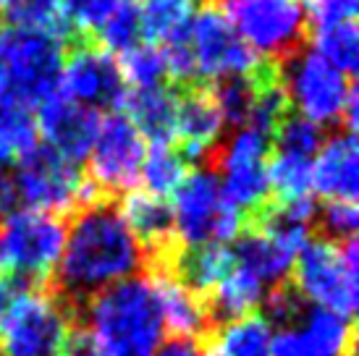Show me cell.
<instances>
[{"label":"cell","instance_id":"28","mask_svg":"<svg viewBox=\"0 0 359 356\" xmlns=\"http://www.w3.org/2000/svg\"><path fill=\"white\" fill-rule=\"evenodd\" d=\"M92 40L108 55L113 53H129L131 48L142 45V24H140V6L137 0H116L108 19L102 21Z\"/></svg>","mask_w":359,"mask_h":356},{"label":"cell","instance_id":"20","mask_svg":"<svg viewBox=\"0 0 359 356\" xmlns=\"http://www.w3.org/2000/svg\"><path fill=\"white\" fill-rule=\"evenodd\" d=\"M176 105L179 89L160 84L150 89H129L123 110L140 137L150 142V147H158L176 142Z\"/></svg>","mask_w":359,"mask_h":356},{"label":"cell","instance_id":"32","mask_svg":"<svg viewBox=\"0 0 359 356\" xmlns=\"http://www.w3.org/2000/svg\"><path fill=\"white\" fill-rule=\"evenodd\" d=\"M320 238H328L336 244L351 241L359 228L357 202H325V207L315 212Z\"/></svg>","mask_w":359,"mask_h":356},{"label":"cell","instance_id":"39","mask_svg":"<svg viewBox=\"0 0 359 356\" xmlns=\"http://www.w3.org/2000/svg\"><path fill=\"white\" fill-rule=\"evenodd\" d=\"M205 3H208V6H210V3H212V0H205Z\"/></svg>","mask_w":359,"mask_h":356},{"label":"cell","instance_id":"26","mask_svg":"<svg viewBox=\"0 0 359 356\" xmlns=\"http://www.w3.org/2000/svg\"><path fill=\"white\" fill-rule=\"evenodd\" d=\"M268 184L270 197L278 205L307 199L312 191V158L273 149L268 160Z\"/></svg>","mask_w":359,"mask_h":356},{"label":"cell","instance_id":"24","mask_svg":"<svg viewBox=\"0 0 359 356\" xmlns=\"http://www.w3.org/2000/svg\"><path fill=\"white\" fill-rule=\"evenodd\" d=\"M137 6L142 37L150 45H165L189 32L194 0H137Z\"/></svg>","mask_w":359,"mask_h":356},{"label":"cell","instance_id":"19","mask_svg":"<svg viewBox=\"0 0 359 356\" xmlns=\"http://www.w3.org/2000/svg\"><path fill=\"white\" fill-rule=\"evenodd\" d=\"M152 288L158 299V309L163 317V327L170 330L173 338L191 341L210 333V315L205 307V299L191 294L189 288L179 283L168 270H152Z\"/></svg>","mask_w":359,"mask_h":356},{"label":"cell","instance_id":"31","mask_svg":"<svg viewBox=\"0 0 359 356\" xmlns=\"http://www.w3.org/2000/svg\"><path fill=\"white\" fill-rule=\"evenodd\" d=\"M323 142H325L323 129L309 123L302 116H294V113H289L286 118L280 121L276 131H273V137H270V144H273L276 152H291V155H302V158L318 155Z\"/></svg>","mask_w":359,"mask_h":356},{"label":"cell","instance_id":"38","mask_svg":"<svg viewBox=\"0 0 359 356\" xmlns=\"http://www.w3.org/2000/svg\"><path fill=\"white\" fill-rule=\"evenodd\" d=\"M8 100V81H6V71L0 66V102Z\"/></svg>","mask_w":359,"mask_h":356},{"label":"cell","instance_id":"35","mask_svg":"<svg viewBox=\"0 0 359 356\" xmlns=\"http://www.w3.org/2000/svg\"><path fill=\"white\" fill-rule=\"evenodd\" d=\"M155 356H202V348L194 341H181V338H170L163 341Z\"/></svg>","mask_w":359,"mask_h":356},{"label":"cell","instance_id":"23","mask_svg":"<svg viewBox=\"0 0 359 356\" xmlns=\"http://www.w3.org/2000/svg\"><path fill=\"white\" fill-rule=\"evenodd\" d=\"M273 346V325L265 317L255 315L231 320L205 336L202 356H270Z\"/></svg>","mask_w":359,"mask_h":356},{"label":"cell","instance_id":"8","mask_svg":"<svg viewBox=\"0 0 359 356\" xmlns=\"http://www.w3.org/2000/svg\"><path fill=\"white\" fill-rule=\"evenodd\" d=\"M63 53L66 48L42 29H0V66L8 81V100L32 108L58 95Z\"/></svg>","mask_w":359,"mask_h":356},{"label":"cell","instance_id":"6","mask_svg":"<svg viewBox=\"0 0 359 356\" xmlns=\"http://www.w3.org/2000/svg\"><path fill=\"white\" fill-rule=\"evenodd\" d=\"M173 236L179 247L229 244L247 228V218L220 194L218 173L208 165H197L173 191Z\"/></svg>","mask_w":359,"mask_h":356},{"label":"cell","instance_id":"37","mask_svg":"<svg viewBox=\"0 0 359 356\" xmlns=\"http://www.w3.org/2000/svg\"><path fill=\"white\" fill-rule=\"evenodd\" d=\"M13 202H16V194H13L11 173H0V218L13 210Z\"/></svg>","mask_w":359,"mask_h":356},{"label":"cell","instance_id":"10","mask_svg":"<svg viewBox=\"0 0 359 356\" xmlns=\"http://www.w3.org/2000/svg\"><path fill=\"white\" fill-rule=\"evenodd\" d=\"M278 69L289 102L299 108L302 118L320 129L333 126L336 121L341 123L349 89L354 84L349 76L330 69L312 50H299L297 55L283 60Z\"/></svg>","mask_w":359,"mask_h":356},{"label":"cell","instance_id":"21","mask_svg":"<svg viewBox=\"0 0 359 356\" xmlns=\"http://www.w3.org/2000/svg\"><path fill=\"white\" fill-rule=\"evenodd\" d=\"M233 257L231 249L223 244H202V247H179L160 270H168L179 283L191 294L208 299L210 291L231 273Z\"/></svg>","mask_w":359,"mask_h":356},{"label":"cell","instance_id":"14","mask_svg":"<svg viewBox=\"0 0 359 356\" xmlns=\"http://www.w3.org/2000/svg\"><path fill=\"white\" fill-rule=\"evenodd\" d=\"M270 356H354L351 320L318 307H304L291 325L273 333Z\"/></svg>","mask_w":359,"mask_h":356},{"label":"cell","instance_id":"29","mask_svg":"<svg viewBox=\"0 0 359 356\" xmlns=\"http://www.w3.org/2000/svg\"><path fill=\"white\" fill-rule=\"evenodd\" d=\"M118 63V71L126 87L134 89H150V87H160V84H168V71H165V58H163V48L158 45H137L131 48L129 53H123Z\"/></svg>","mask_w":359,"mask_h":356},{"label":"cell","instance_id":"33","mask_svg":"<svg viewBox=\"0 0 359 356\" xmlns=\"http://www.w3.org/2000/svg\"><path fill=\"white\" fill-rule=\"evenodd\" d=\"M60 6H63L66 19H69L81 34L92 37L102 21L108 19V13L113 11L116 0H60Z\"/></svg>","mask_w":359,"mask_h":356},{"label":"cell","instance_id":"2","mask_svg":"<svg viewBox=\"0 0 359 356\" xmlns=\"http://www.w3.org/2000/svg\"><path fill=\"white\" fill-rule=\"evenodd\" d=\"M79 327L95 356H155L163 346V317L150 278L131 275L87 299Z\"/></svg>","mask_w":359,"mask_h":356},{"label":"cell","instance_id":"4","mask_svg":"<svg viewBox=\"0 0 359 356\" xmlns=\"http://www.w3.org/2000/svg\"><path fill=\"white\" fill-rule=\"evenodd\" d=\"M291 270V288L304 304L351 320L357 312L359 294V249L354 238L344 244L328 238H309Z\"/></svg>","mask_w":359,"mask_h":356},{"label":"cell","instance_id":"27","mask_svg":"<svg viewBox=\"0 0 359 356\" xmlns=\"http://www.w3.org/2000/svg\"><path fill=\"white\" fill-rule=\"evenodd\" d=\"M189 173V163L181 158V152L173 144H158L150 147L144 155L140 178L144 181V191L160 199L173 197V191Z\"/></svg>","mask_w":359,"mask_h":356},{"label":"cell","instance_id":"11","mask_svg":"<svg viewBox=\"0 0 359 356\" xmlns=\"http://www.w3.org/2000/svg\"><path fill=\"white\" fill-rule=\"evenodd\" d=\"M58 92L90 108H110V113H123L129 87L121 76L113 55L95 45L92 37H81L63 53Z\"/></svg>","mask_w":359,"mask_h":356},{"label":"cell","instance_id":"25","mask_svg":"<svg viewBox=\"0 0 359 356\" xmlns=\"http://www.w3.org/2000/svg\"><path fill=\"white\" fill-rule=\"evenodd\" d=\"M312 45H315V55L328 63L330 69L354 79L359 63V32L357 21H339V24H328V27H318L309 32Z\"/></svg>","mask_w":359,"mask_h":356},{"label":"cell","instance_id":"30","mask_svg":"<svg viewBox=\"0 0 359 356\" xmlns=\"http://www.w3.org/2000/svg\"><path fill=\"white\" fill-rule=\"evenodd\" d=\"M0 144L19 158L37 147V123L29 108L13 100L0 102Z\"/></svg>","mask_w":359,"mask_h":356},{"label":"cell","instance_id":"12","mask_svg":"<svg viewBox=\"0 0 359 356\" xmlns=\"http://www.w3.org/2000/svg\"><path fill=\"white\" fill-rule=\"evenodd\" d=\"M189 45L194 53L200 84L205 87L229 76H247L257 71L259 63L265 60L233 32L223 11L215 6H205L191 19Z\"/></svg>","mask_w":359,"mask_h":356},{"label":"cell","instance_id":"22","mask_svg":"<svg viewBox=\"0 0 359 356\" xmlns=\"http://www.w3.org/2000/svg\"><path fill=\"white\" fill-rule=\"evenodd\" d=\"M231 257H233V265L247 270L250 275H255L265 288L283 286L291 273V267L297 262L291 254L278 249L265 233H259L255 228H244L241 231L239 238L231 247Z\"/></svg>","mask_w":359,"mask_h":356},{"label":"cell","instance_id":"36","mask_svg":"<svg viewBox=\"0 0 359 356\" xmlns=\"http://www.w3.org/2000/svg\"><path fill=\"white\" fill-rule=\"evenodd\" d=\"M24 288H29V286H21V283H16V280L0 275V322H3V317H6V312H8L13 296H16L19 291H24Z\"/></svg>","mask_w":359,"mask_h":356},{"label":"cell","instance_id":"5","mask_svg":"<svg viewBox=\"0 0 359 356\" xmlns=\"http://www.w3.org/2000/svg\"><path fill=\"white\" fill-rule=\"evenodd\" d=\"M66 244V223L37 210H11L0 218V275L40 288L55 273Z\"/></svg>","mask_w":359,"mask_h":356},{"label":"cell","instance_id":"15","mask_svg":"<svg viewBox=\"0 0 359 356\" xmlns=\"http://www.w3.org/2000/svg\"><path fill=\"white\" fill-rule=\"evenodd\" d=\"M100 113L90 105H79L63 95H53L37 105V134L45 137L48 147L63 160L81 165L90 160L95 139L100 131Z\"/></svg>","mask_w":359,"mask_h":356},{"label":"cell","instance_id":"18","mask_svg":"<svg viewBox=\"0 0 359 356\" xmlns=\"http://www.w3.org/2000/svg\"><path fill=\"white\" fill-rule=\"evenodd\" d=\"M312 189L325 202H357L359 155L354 134L344 131L323 142L312 160Z\"/></svg>","mask_w":359,"mask_h":356},{"label":"cell","instance_id":"34","mask_svg":"<svg viewBox=\"0 0 359 356\" xmlns=\"http://www.w3.org/2000/svg\"><path fill=\"white\" fill-rule=\"evenodd\" d=\"M357 3L359 0H304L309 32L328 24H339V21H354Z\"/></svg>","mask_w":359,"mask_h":356},{"label":"cell","instance_id":"7","mask_svg":"<svg viewBox=\"0 0 359 356\" xmlns=\"http://www.w3.org/2000/svg\"><path fill=\"white\" fill-rule=\"evenodd\" d=\"M71 312L55 291L24 288L0 322V356H69Z\"/></svg>","mask_w":359,"mask_h":356},{"label":"cell","instance_id":"16","mask_svg":"<svg viewBox=\"0 0 359 356\" xmlns=\"http://www.w3.org/2000/svg\"><path fill=\"white\" fill-rule=\"evenodd\" d=\"M223 137V116L210 87L179 89L176 105V142L173 147L191 168L205 165L210 152L218 147Z\"/></svg>","mask_w":359,"mask_h":356},{"label":"cell","instance_id":"3","mask_svg":"<svg viewBox=\"0 0 359 356\" xmlns=\"http://www.w3.org/2000/svg\"><path fill=\"white\" fill-rule=\"evenodd\" d=\"M16 202H24V210L50 212V215H74L76 210L87 207L102 199V191L95 186L79 165L63 160L48 144H37L24 152L11 173ZM110 199V197H108Z\"/></svg>","mask_w":359,"mask_h":356},{"label":"cell","instance_id":"9","mask_svg":"<svg viewBox=\"0 0 359 356\" xmlns=\"http://www.w3.org/2000/svg\"><path fill=\"white\" fill-rule=\"evenodd\" d=\"M223 16L259 58L283 63L309 37L304 0H218Z\"/></svg>","mask_w":359,"mask_h":356},{"label":"cell","instance_id":"1","mask_svg":"<svg viewBox=\"0 0 359 356\" xmlns=\"http://www.w3.org/2000/svg\"><path fill=\"white\" fill-rule=\"evenodd\" d=\"M147 262L116 199L102 197L76 210L55 267V294L81 307L87 299L131 278Z\"/></svg>","mask_w":359,"mask_h":356},{"label":"cell","instance_id":"13","mask_svg":"<svg viewBox=\"0 0 359 356\" xmlns=\"http://www.w3.org/2000/svg\"><path fill=\"white\" fill-rule=\"evenodd\" d=\"M147 155V142L140 137L126 113H108L100 121V131L90 152V173L102 197H123L134 191Z\"/></svg>","mask_w":359,"mask_h":356},{"label":"cell","instance_id":"17","mask_svg":"<svg viewBox=\"0 0 359 356\" xmlns=\"http://www.w3.org/2000/svg\"><path fill=\"white\" fill-rule=\"evenodd\" d=\"M118 210L134 238L144 249L147 262H152V267L165 265L170 254L179 249V241L173 236V212H170L168 199L134 189L121 197Z\"/></svg>","mask_w":359,"mask_h":356}]
</instances>
